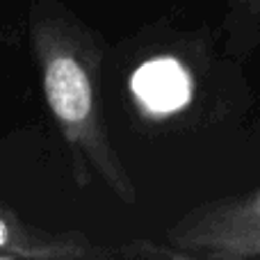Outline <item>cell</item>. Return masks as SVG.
<instances>
[{"instance_id": "6da1fadb", "label": "cell", "mask_w": 260, "mask_h": 260, "mask_svg": "<svg viewBox=\"0 0 260 260\" xmlns=\"http://www.w3.org/2000/svg\"><path fill=\"white\" fill-rule=\"evenodd\" d=\"M30 41L46 105L73 155L80 185L101 178L117 199L133 206L137 189L117 155L101 112V46L62 5L37 3L30 14Z\"/></svg>"}, {"instance_id": "7a4b0ae2", "label": "cell", "mask_w": 260, "mask_h": 260, "mask_svg": "<svg viewBox=\"0 0 260 260\" xmlns=\"http://www.w3.org/2000/svg\"><path fill=\"white\" fill-rule=\"evenodd\" d=\"M167 240L183 258H260V183L247 194L194 208L169 231Z\"/></svg>"}, {"instance_id": "3957f363", "label": "cell", "mask_w": 260, "mask_h": 260, "mask_svg": "<svg viewBox=\"0 0 260 260\" xmlns=\"http://www.w3.org/2000/svg\"><path fill=\"white\" fill-rule=\"evenodd\" d=\"M114 251L96 249L82 233H50L21 221L9 208L0 206V258L18 260H82L105 258Z\"/></svg>"}, {"instance_id": "277c9868", "label": "cell", "mask_w": 260, "mask_h": 260, "mask_svg": "<svg viewBox=\"0 0 260 260\" xmlns=\"http://www.w3.org/2000/svg\"><path fill=\"white\" fill-rule=\"evenodd\" d=\"M133 91L148 110L169 112L187 101L189 78L180 64L174 59H155L135 73Z\"/></svg>"}, {"instance_id": "5b68a950", "label": "cell", "mask_w": 260, "mask_h": 260, "mask_svg": "<svg viewBox=\"0 0 260 260\" xmlns=\"http://www.w3.org/2000/svg\"><path fill=\"white\" fill-rule=\"evenodd\" d=\"M233 3L249 9V12H253V14H260V0H233Z\"/></svg>"}]
</instances>
